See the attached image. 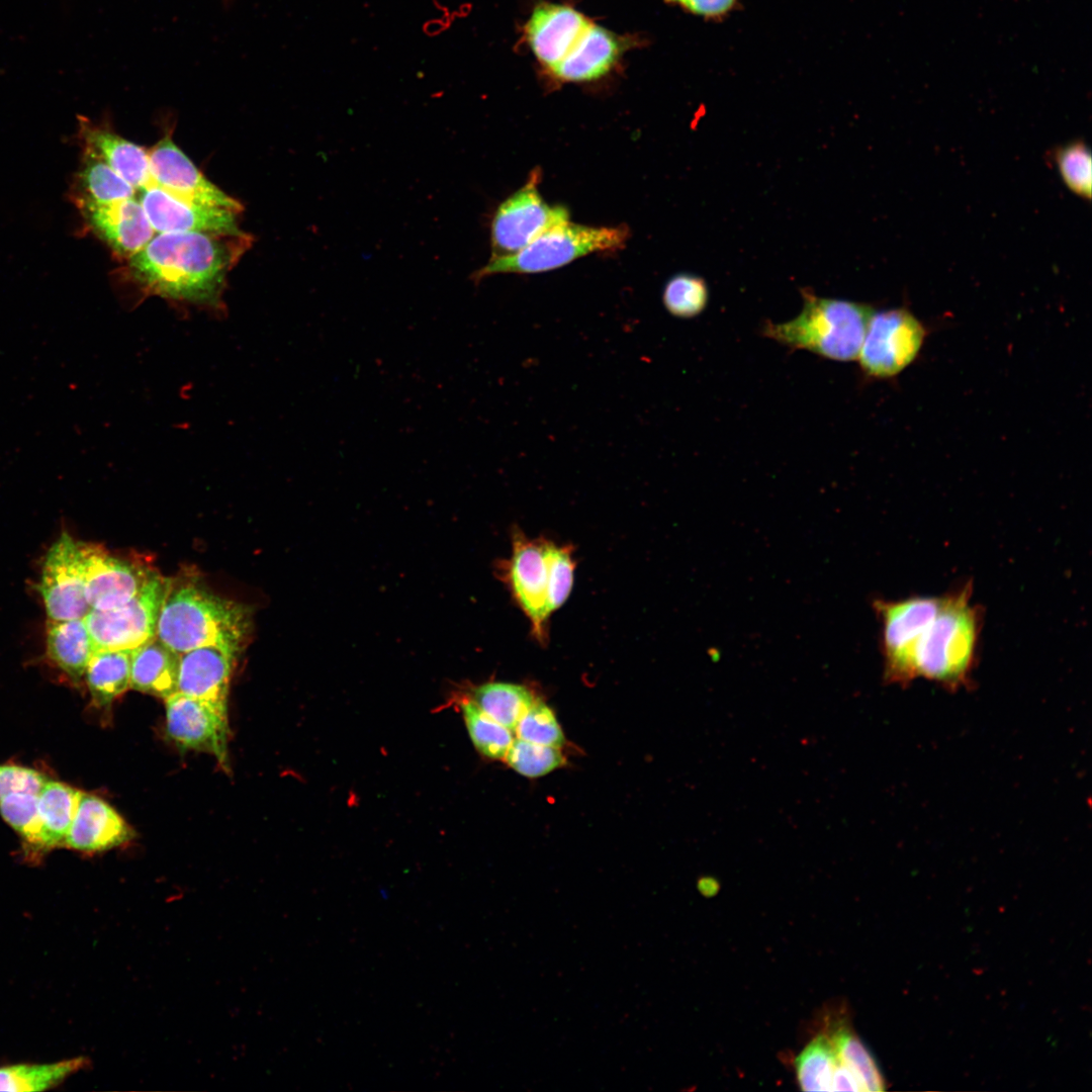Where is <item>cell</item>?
<instances>
[{
  "label": "cell",
  "instance_id": "1",
  "mask_svg": "<svg viewBox=\"0 0 1092 1092\" xmlns=\"http://www.w3.org/2000/svg\"><path fill=\"white\" fill-rule=\"evenodd\" d=\"M250 243L244 233H157L125 261L123 275L147 295L217 305L229 272Z\"/></svg>",
  "mask_w": 1092,
  "mask_h": 1092
},
{
  "label": "cell",
  "instance_id": "2",
  "mask_svg": "<svg viewBox=\"0 0 1092 1092\" xmlns=\"http://www.w3.org/2000/svg\"><path fill=\"white\" fill-rule=\"evenodd\" d=\"M251 630L250 608L193 582L171 584L162 605L156 637L177 653L207 645L237 655Z\"/></svg>",
  "mask_w": 1092,
  "mask_h": 1092
},
{
  "label": "cell",
  "instance_id": "3",
  "mask_svg": "<svg viewBox=\"0 0 1092 1092\" xmlns=\"http://www.w3.org/2000/svg\"><path fill=\"white\" fill-rule=\"evenodd\" d=\"M971 595L968 582L941 597L938 612L914 646L913 678L922 676L948 688L968 679L981 628V614L971 603Z\"/></svg>",
  "mask_w": 1092,
  "mask_h": 1092
},
{
  "label": "cell",
  "instance_id": "4",
  "mask_svg": "<svg viewBox=\"0 0 1092 1092\" xmlns=\"http://www.w3.org/2000/svg\"><path fill=\"white\" fill-rule=\"evenodd\" d=\"M802 296L801 312L789 322H766L761 328L762 336L790 349L807 350L830 360L857 359L875 311L873 306L820 297L808 290H803Z\"/></svg>",
  "mask_w": 1092,
  "mask_h": 1092
},
{
  "label": "cell",
  "instance_id": "5",
  "mask_svg": "<svg viewBox=\"0 0 1092 1092\" xmlns=\"http://www.w3.org/2000/svg\"><path fill=\"white\" fill-rule=\"evenodd\" d=\"M628 238L629 230L623 225L594 228L567 220L547 230L518 253L490 258L470 278L478 284L499 273L532 274L557 269L594 252L622 249Z\"/></svg>",
  "mask_w": 1092,
  "mask_h": 1092
},
{
  "label": "cell",
  "instance_id": "6",
  "mask_svg": "<svg viewBox=\"0 0 1092 1092\" xmlns=\"http://www.w3.org/2000/svg\"><path fill=\"white\" fill-rule=\"evenodd\" d=\"M553 542L531 540L514 533L513 552L499 566L503 579L519 607L531 621L535 636L543 640L549 616L556 611L554 602Z\"/></svg>",
  "mask_w": 1092,
  "mask_h": 1092
},
{
  "label": "cell",
  "instance_id": "7",
  "mask_svg": "<svg viewBox=\"0 0 1092 1092\" xmlns=\"http://www.w3.org/2000/svg\"><path fill=\"white\" fill-rule=\"evenodd\" d=\"M171 579L156 573L129 602L108 610H90L84 621L94 652L134 649L156 637L162 605Z\"/></svg>",
  "mask_w": 1092,
  "mask_h": 1092
},
{
  "label": "cell",
  "instance_id": "8",
  "mask_svg": "<svg viewBox=\"0 0 1092 1092\" xmlns=\"http://www.w3.org/2000/svg\"><path fill=\"white\" fill-rule=\"evenodd\" d=\"M926 330L906 308L874 311L857 356L861 371L875 379L900 374L918 356Z\"/></svg>",
  "mask_w": 1092,
  "mask_h": 1092
},
{
  "label": "cell",
  "instance_id": "9",
  "mask_svg": "<svg viewBox=\"0 0 1092 1092\" xmlns=\"http://www.w3.org/2000/svg\"><path fill=\"white\" fill-rule=\"evenodd\" d=\"M941 604V597H912L900 601L875 600L873 607L881 623L884 678L906 684L914 679V646Z\"/></svg>",
  "mask_w": 1092,
  "mask_h": 1092
},
{
  "label": "cell",
  "instance_id": "10",
  "mask_svg": "<svg viewBox=\"0 0 1092 1092\" xmlns=\"http://www.w3.org/2000/svg\"><path fill=\"white\" fill-rule=\"evenodd\" d=\"M540 170L496 208L491 221V258L520 252L547 230L569 220L560 205H549L538 190Z\"/></svg>",
  "mask_w": 1092,
  "mask_h": 1092
},
{
  "label": "cell",
  "instance_id": "11",
  "mask_svg": "<svg viewBox=\"0 0 1092 1092\" xmlns=\"http://www.w3.org/2000/svg\"><path fill=\"white\" fill-rule=\"evenodd\" d=\"M166 727L170 738L184 750L212 754L229 768L230 736L228 704L176 692L165 699Z\"/></svg>",
  "mask_w": 1092,
  "mask_h": 1092
},
{
  "label": "cell",
  "instance_id": "12",
  "mask_svg": "<svg viewBox=\"0 0 1092 1092\" xmlns=\"http://www.w3.org/2000/svg\"><path fill=\"white\" fill-rule=\"evenodd\" d=\"M38 590L48 621L85 618L91 608L86 599L82 542L61 534L43 559Z\"/></svg>",
  "mask_w": 1092,
  "mask_h": 1092
},
{
  "label": "cell",
  "instance_id": "13",
  "mask_svg": "<svg viewBox=\"0 0 1092 1092\" xmlns=\"http://www.w3.org/2000/svg\"><path fill=\"white\" fill-rule=\"evenodd\" d=\"M150 182L193 203L240 213L242 204L212 184L166 134L149 151Z\"/></svg>",
  "mask_w": 1092,
  "mask_h": 1092
},
{
  "label": "cell",
  "instance_id": "14",
  "mask_svg": "<svg viewBox=\"0 0 1092 1092\" xmlns=\"http://www.w3.org/2000/svg\"><path fill=\"white\" fill-rule=\"evenodd\" d=\"M86 599L91 610H108L129 602L156 574L147 564L109 554L82 542Z\"/></svg>",
  "mask_w": 1092,
  "mask_h": 1092
},
{
  "label": "cell",
  "instance_id": "15",
  "mask_svg": "<svg viewBox=\"0 0 1092 1092\" xmlns=\"http://www.w3.org/2000/svg\"><path fill=\"white\" fill-rule=\"evenodd\" d=\"M138 192L155 233H243L238 226L237 212L182 200L153 183Z\"/></svg>",
  "mask_w": 1092,
  "mask_h": 1092
},
{
  "label": "cell",
  "instance_id": "16",
  "mask_svg": "<svg viewBox=\"0 0 1092 1092\" xmlns=\"http://www.w3.org/2000/svg\"><path fill=\"white\" fill-rule=\"evenodd\" d=\"M88 226L122 261L139 253L155 236L136 197L109 204L77 205Z\"/></svg>",
  "mask_w": 1092,
  "mask_h": 1092
},
{
  "label": "cell",
  "instance_id": "17",
  "mask_svg": "<svg viewBox=\"0 0 1092 1092\" xmlns=\"http://www.w3.org/2000/svg\"><path fill=\"white\" fill-rule=\"evenodd\" d=\"M590 22L571 6L541 3L526 22V40L536 60L549 71L566 57Z\"/></svg>",
  "mask_w": 1092,
  "mask_h": 1092
},
{
  "label": "cell",
  "instance_id": "18",
  "mask_svg": "<svg viewBox=\"0 0 1092 1092\" xmlns=\"http://www.w3.org/2000/svg\"><path fill=\"white\" fill-rule=\"evenodd\" d=\"M133 836L130 826L107 802L82 792L63 847L98 852L126 843Z\"/></svg>",
  "mask_w": 1092,
  "mask_h": 1092
},
{
  "label": "cell",
  "instance_id": "19",
  "mask_svg": "<svg viewBox=\"0 0 1092 1092\" xmlns=\"http://www.w3.org/2000/svg\"><path fill=\"white\" fill-rule=\"evenodd\" d=\"M623 50L620 37L590 22L566 57L547 72L561 82L596 81L612 71Z\"/></svg>",
  "mask_w": 1092,
  "mask_h": 1092
},
{
  "label": "cell",
  "instance_id": "20",
  "mask_svg": "<svg viewBox=\"0 0 1092 1092\" xmlns=\"http://www.w3.org/2000/svg\"><path fill=\"white\" fill-rule=\"evenodd\" d=\"M237 654L219 646L197 647L179 655L177 692L226 703Z\"/></svg>",
  "mask_w": 1092,
  "mask_h": 1092
},
{
  "label": "cell",
  "instance_id": "21",
  "mask_svg": "<svg viewBox=\"0 0 1092 1092\" xmlns=\"http://www.w3.org/2000/svg\"><path fill=\"white\" fill-rule=\"evenodd\" d=\"M79 133L84 150L102 159L136 192L149 184V151L145 148L83 116L79 117Z\"/></svg>",
  "mask_w": 1092,
  "mask_h": 1092
},
{
  "label": "cell",
  "instance_id": "22",
  "mask_svg": "<svg viewBox=\"0 0 1092 1092\" xmlns=\"http://www.w3.org/2000/svg\"><path fill=\"white\" fill-rule=\"evenodd\" d=\"M93 653L92 640L84 618L48 621L47 657L70 680L79 684L84 679L86 667Z\"/></svg>",
  "mask_w": 1092,
  "mask_h": 1092
},
{
  "label": "cell",
  "instance_id": "23",
  "mask_svg": "<svg viewBox=\"0 0 1092 1092\" xmlns=\"http://www.w3.org/2000/svg\"><path fill=\"white\" fill-rule=\"evenodd\" d=\"M179 655L157 637L131 649L130 688L164 699L176 693Z\"/></svg>",
  "mask_w": 1092,
  "mask_h": 1092
},
{
  "label": "cell",
  "instance_id": "24",
  "mask_svg": "<svg viewBox=\"0 0 1092 1092\" xmlns=\"http://www.w3.org/2000/svg\"><path fill=\"white\" fill-rule=\"evenodd\" d=\"M81 791L48 779L37 794L40 823L37 853L63 847L73 822Z\"/></svg>",
  "mask_w": 1092,
  "mask_h": 1092
},
{
  "label": "cell",
  "instance_id": "25",
  "mask_svg": "<svg viewBox=\"0 0 1092 1092\" xmlns=\"http://www.w3.org/2000/svg\"><path fill=\"white\" fill-rule=\"evenodd\" d=\"M131 650L96 651L84 674L92 702L101 708L109 707L130 688Z\"/></svg>",
  "mask_w": 1092,
  "mask_h": 1092
},
{
  "label": "cell",
  "instance_id": "26",
  "mask_svg": "<svg viewBox=\"0 0 1092 1092\" xmlns=\"http://www.w3.org/2000/svg\"><path fill=\"white\" fill-rule=\"evenodd\" d=\"M462 697L512 731L536 700L528 688L503 681H488L467 687Z\"/></svg>",
  "mask_w": 1092,
  "mask_h": 1092
},
{
  "label": "cell",
  "instance_id": "27",
  "mask_svg": "<svg viewBox=\"0 0 1092 1092\" xmlns=\"http://www.w3.org/2000/svg\"><path fill=\"white\" fill-rule=\"evenodd\" d=\"M136 190L102 159L83 150L80 171L76 178L74 201L77 205L109 204L135 197Z\"/></svg>",
  "mask_w": 1092,
  "mask_h": 1092
},
{
  "label": "cell",
  "instance_id": "28",
  "mask_svg": "<svg viewBox=\"0 0 1092 1092\" xmlns=\"http://www.w3.org/2000/svg\"><path fill=\"white\" fill-rule=\"evenodd\" d=\"M84 1057L48 1064H16L0 1067V1091L26 1092L52 1089L87 1068Z\"/></svg>",
  "mask_w": 1092,
  "mask_h": 1092
},
{
  "label": "cell",
  "instance_id": "29",
  "mask_svg": "<svg viewBox=\"0 0 1092 1092\" xmlns=\"http://www.w3.org/2000/svg\"><path fill=\"white\" fill-rule=\"evenodd\" d=\"M838 1059L827 1035L816 1036L795 1060L797 1079L803 1091H832V1075Z\"/></svg>",
  "mask_w": 1092,
  "mask_h": 1092
},
{
  "label": "cell",
  "instance_id": "30",
  "mask_svg": "<svg viewBox=\"0 0 1092 1092\" xmlns=\"http://www.w3.org/2000/svg\"><path fill=\"white\" fill-rule=\"evenodd\" d=\"M460 708L470 739L476 750L486 758H505L513 740V732L499 724L471 701L461 698Z\"/></svg>",
  "mask_w": 1092,
  "mask_h": 1092
},
{
  "label": "cell",
  "instance_id": "31",
  "mask_svg": "<svg viewBox=\"0 0 1092 1092\" xmlns=\"http://www.w3.org/2000/svg\"><path fill=\"white\" fill-rule=\"evenodd\" d=\"M829 1037L838 1061L856 1076L863 1091L884 1090L885 1083L879 1067L856 1035L846 1027H839Z\"/></svg>",
  "mask_w": 1092,
  "mask_h": 1092
},
{
  "label": "cell",
  "instance_id": "32",
  "mask_svg": "<svg viewBox=\"0 0 1092 1092\" xmlns=\"http://www.w3.org/2000/svg\"><path fill=\"white\" fill-rule=\"evenodd\" d=\"M709 289L702 277L692 274H677L665 284L662 294L663 305L673 316L692 318L706 308Z\"/></svg>",
  "mask_w": 1092,
  "mask_h": 1092
},
{
  "label": "cell",
  "instance_id": "33",
  "mask_svg": "<svg viewBox=\"0 0 1092 1092\" xmlns=\"http://www.w3.org/2000/svg\"><path fill=\"white\" fill-rule=\"evenodd\" d=\"M1054 162L1066 186L1076 195L1090 199L1092 186L1091 154L1082 141L1057 148Z\"/></svg>",
  "mask_w": 1092,
  "mask_h": 1092
},
{
  "label": "cell",
  "instance_id": "34",
  "mask_svg": "<svg viewBox=\"0 0 1092 1092\" xmlns=\"http://www.w3.org/2000/svg\"><path fill=\"white\" fill-rule=\"evenodd\" d=\"M504 759L518 774L532 779L545 776L565 763L559 748L518 737L514 738Z\"/></svg>",
  "mask_w": 1092,
  "mask_h": 1092
},
{
  "label": "cell",
  "instance_id": "35",
  "mask_svg": "<svg viewBox=\"0 0 1092 1092\" xmlns=\"http://www.w3.org/2000/svg\"><path fill=\"white\" fill-rule=\"evenodd\" d=\"M37 794L17 792L0 800L2 818L22 837L31 852H37L39 843Z\"/></svg>",
  "mask_w": 1092,
  "mask_h": 1092
},
{
  "label": "cell",
  "instance_id": "36",
  "mask_svg": "<svg viewBox=\"0 0 1092 1092\" xmlns=\"http://www.w3.org/2000/svg\"><path fill=\"white\" fill-rule=\"evenodd\" d=\"M514 731L518 738L533 743L556 748L565 744V737L555 714L539 699H536L521 717Z\"/></svg>",
  "mask_w": 1092,
  "mask_h": 1092
},
{
  "label": "cell",
  "instance_id": "37",
  "mask_svg": "<svg viewBox=\"0 0 1092 1092\" xmlns=\"http://www.w3.org/2000/svg\"><path fill=\"white\" fill-rule=\"evenodd\" d=\"M48 779L34 768L17 764H0V800L17 792L38 793Z\"/></svg>",
  "mask_w": 1092,
  "mask_h": 1092
},
{
  "label": "cell",
  "instance_id": "38",
  "mask_svg": "<svg viewBox=\"0 0 1092 1092\" xmlns=\"http://www.w3.org/2000/svg\"><path fill=\"white\" fill-rule=\"evenodd\" d=\"M687 13L710 21H721L740 7V0H664Z\"/></svg>",
  "mask_w": 1092,
  "mask_h": 1092
},
{
  "label": "cell",
  "instance_id": "39",
  "mask_svg": "<svg viewBox=\"0 0 1092 1092\" xmlns=\"http://www.w3.org/2000/svg\"><path fill=\"white\" fill-rule=\"evenodd\" d=\"M832 1091H863L856 1076L839 1061L832 1075Z\"/></svg>",
  "mask_w": 1092,
  "mask_h": 1092
},
{
  "label": "cell",
  "instance_id": "40",
  "mask_svg": "<svg viewBox=\"0 0 1092 1092\" xmlns=\"http://www.w3.org/2000/svg\"><path fill=\"white\" fill-rule=\"evenodd\" d=\"M448 22L442 20H430L424 25V31L433 36L447 28Z\"/></svg>",
  "mask_w": 1092,
  "mask_h": 1092
}]
</instances>
